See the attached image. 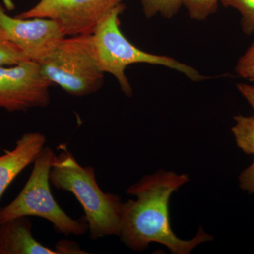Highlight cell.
Segmentation results:
<instances>
[{"mask_svg": "<svg viewBox=\"0 0 254 254\" xmlns=\"http://www.w3.org/2000/svg\"><path fill=\"white\" fill-rule=\"evenodd\" d=\"M0 33L36 63L44 59L65 37L56 21L45 18L11 17L1 2Z\"/></svg>", "mask_w": 254, "mask_h": 254, "instance_id": "obj_8", "label": "cell"}, {"mask_svg": "<svg viewBox=\"0 0 254 254\" xmlns=\"http://www.w3.org/2000/svg\"><path fill=\"white\" fill-rule=\"evenodd\" d=\"M57 252L61 254H86L84 251L81 250L79 248V246L75 242L71 241H60L57 244Z\"/></svg>", "mask_w": 254, "mask_h": 254, "instance_id": "obj_18", "label": "cell"}, {"mask_svg": "<svg viewBox=\"0 0 254 254\" xmlns=\"http://www.w3.org/2000/svg\"><path fill=\"white\" fill-rule=\"evenodd\" d=\"M141 2L143 14L148 18L160 15L171 19L184 6V0H141Z\"/></svg>", "mask_w": 254, "mask_h": 254, "instance_id": "obj_12", "label": "cell"}, {"mask_svg": "<svg viewBox=\"0 0 254 254\" xmlns=\"http://www.w3.org/2000/svg\"><path fill=\"white\" fill-rule=\"evenodd\" d=\"M235 71L241 77L254 79V42L237 62Z\"/></svg>", "mask_w": 254, "mask_h": 254, "instance_id": "obj_16", "label": "cell"}, {"mask_svg": "<svg viewBox=\"0 0 254 254\" xmlns=\"http://www.w3.org/2000/svg\"><path fill=\"white\" fill-rule=\"evenodd\" d=\"M237 88L254 110V85L241 83L237 85Z\"/></svg>", "mask_w": 254, "mask_h": 254, "instance_id": "obj_19", "label": "cell"}, {"mask_svg": "<svg viewBox=\"0 0 254 254\" xmlns=\"http://www.w3.org/2000/svg\"><path fill=\"white\" fill-rule=\"evenodd\" d=\"M235 125L232 128L237 146L246 154L254 157V116L239 115L234 117Z\"/></svg>", "mask_w": 254, "mask_h": 254, "instance_id": "obj_11", "label": "cell"}, {"mask_svg": "<svg viewBox=\"0 0 254 254\" xmlns=\"http://www.w3.org/2000/svg\"><path fill=\"white\" fill-rule=\"evenodd\" d=\"M46 143L43 133L29 132L16 141L14 149L0 156V198L13 180L34 163Z\"/></svg>", "mask_w": 254, "mask_h": 254, "instance_id": "obj_9", "label": "cell"}, {"mask_svg": "<svg viewBox=\"0 0 254 254\" xmlns=\"http://www.w3.org/2000/svg\"><path fill=\"white\" fill-rule=\"evenodd\" d=\"M189 181L186 174L159 170L143 177L127 190L136 197L123 203L121 231L124 243L135 252H142L151 242L166 246L172 254H188L200 244L213 237L200 227L194 238H178L170 226L169 201L174 192Z\"/></svg>", "mask_w": 254, "mask_h": 254, "instance_id": "obj_1", "label": "cell"}, {"mask_svg": "<svg viewBox=\"0 0 254 254\" xmlns=\"http://www.w3.org/2000/svg\"><path fill=\"white\" fill-rule=\"evenodd\" d=\"M28 217L0 224V254H59L38 242Z\"/></svg>", "mask_w": 254, "mask_h": 254, "instance_id": "obj_10", "label": "cell"}, {"mask_svg": "<svg viewBox=\"0 0 254 254\" xmlns=\"http://www.w3.org/2000/svg\"><path fill=\"white\" fill-rule=\"evenodd\" d=\"M220 0H184L190 18L195 21H204L217 11Z\"/></svg>", "mask_w": 254, "mask_h": 254, "instance_id": "obj_14", "label": "cell"}, {"mask_svg": "<svg viewBox=\"0 0 254 254\" xmlns=\"http://www.w3.org/2000/svg\"><path fill=\"white\" fill-rule=\"evenodd\" d=\"M38 63L48 81L72 96L93 94L104 83L105 73L97 63L91 33L64 37Z\"/></svg>", "mask_w": 254, "mask_h": 254, "instance_id": "obj_4", "label": "cell"}, {"mask_svg": "<svg viewBox=\"0 0 254 254\" xmlns=\"http://www.w3.org/2000/svg\"><path fill=\"white\" fill-rule=\"evenodd\" d=\"M225 8H233L242 16L241 26L247 35L254 31V0H220Z\"/></svg>", "mask_w": 254, "mask_h": 254, "instance_id": "obj_13", "label": "cell"}, {"mask_svg": "<svg viewBox=\"0 0 254 254\" xmlns=\"http://www.w3.org/2000/svg\"><path fill=\"white\" fill-rule=\"evenodd\" d=\"M123 0H40L21 18H45L56 21L65 36L93 33L98 22Z\"/></svg>", "mask_w": 254, "mask_h": 254, "instance_id": "obj_6", "label": "cell"}, {"mask_svg": "<svg viewBox=\"0 0 254 254\" xmlns=\"http://www.w3.org/2000/svg\"><path fill=\"white\" fill-rule=\"evenodd\" d=\"M53 150L45 146L35 160L31 175L13 201L0 210V224L21 217L46 219L55 230L66 236H81L88 231L85 218L74 220L60 208L50 189V172L54 158Z\"/></svg>", "mask_w": 254, "mask_h": 254, "instance_id": "obj_5", "label": "cell"}, {"mask_svg": "<svg viewBox=\"0 0 254 254\" xmlns=\"http://www.w3.org/2000/svg\"><path fill=\"white\" fill-rule=\"evenodd\" d=\"M27 60H31L23 50L0 33V66H14Z\"/></svg>", "mask_w": 254, "mask_h": 254, "instance_id": "obj_15", "label": "cell"}, {"mask_svg": "<svg viewBox=\"0 0 254 254\" xmlns=\"http://www.w3.org/2000/svg\"><path fill=\"white\" fill-rule=\"evenodd\" d=\"M53 85L33 60L0 66V108L19 112L46 108L50 103V88Z\"/></svg>", "mask_w": 254, "mask_h": 254, "instance_id": "obj_7", "label": "cell"}, {"mask_svg": "<svg viewBox=\"0 0 254 254\" xmlns=\"http://www.w3.org/2000/svg\"><path fill=\"white\" fill-rule=\"evenodd\" d=\"M55 155L50 172V184L56 190L73 193L84 211L92 240L117 235L121 231L123 202L119 195L105 193L96 180L94 168L76 161L66 145Z\"/></svg>", "mask_w": 254, "mask_h": 254, "instance_id": "obj_2", "label": "cell"}, {"mask_svg": "<svg viewBox=\"0 0 254 254\" xmlns=\"http://www.w3.org/2000/svg\"><path fill=\"white\" fill-rule=\"evenodd\" d=\"M125 9L123 3L115 8L98 22L91 35L95 58L100 69L116 78L122 91L127 97L131 98L133 91L125 70L127 66L135 64L165 66L183 73L193 81L210 78L171 57L152 54L132 44L120 29V16Z\"/></svg>", "mask_w": 254, "mask_h": 254, "instance_id": "obj_3", "label": "cell"}, {"mask_svg": "<svg viewBox=\"0 0 254 254\" xmlns=\"http://www.w3.org/2000/svg\"><path fill=\"white\" fill-rule=\"evenodd\" d=\"M239 182L242 190L254 195V160L250 166L240 174Z\"/></svg>", "mask_w": 254, "mask_h": 254, "instance_id": "obj_17", "label": "cell"}]
</instances>
